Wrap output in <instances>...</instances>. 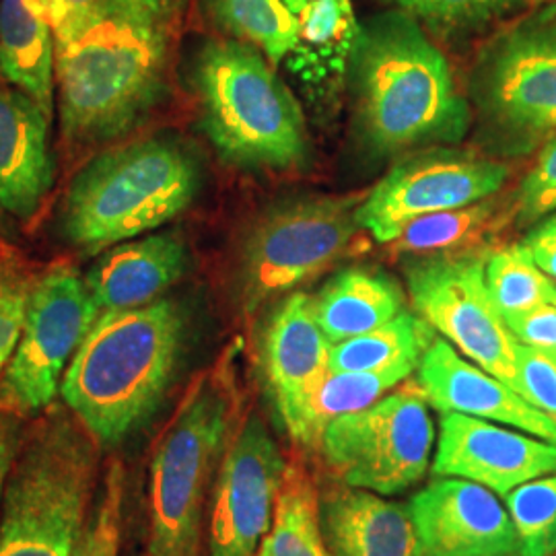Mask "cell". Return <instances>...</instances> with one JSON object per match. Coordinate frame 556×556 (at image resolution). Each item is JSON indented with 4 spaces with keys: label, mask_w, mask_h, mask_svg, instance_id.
Here are the masks:
<instances>
[{
    "label": "cell",
    "mask_w": 556,
    "mask_h": 556,
    "mask_svg": "<svg viewBox=\"0 0 556 556\" xmlns=\"http://www.w3.org/2000/svg\"><path fill=\"white\" fill-rule=\"evenodd\" d=\"M363 200L303 199L270 208L254 225L241 252V295L248 312L318 277L357 238Z\"/></svg>",
    "instance_id": "8fae6325"
},
{
    "label": "cell",
    "mask_w": 556,
    "mask_h": 556,
    "mask_svg": "<svg viewBox=\"0 0 556 556\" xmlns=\"http://www.w3.org/2000/svg\"><path fill=\"white\" fill-rule=\"evenodd\" d=\"M415 369L417 363H396L378 371H330L312 397L293 441L309 447L319 445L326 427L334 418L371 406Z\"/></svg>",
    "instance_id": "484cf974"
},
{
    "label": "cell",
    "mask_w": 556,
    "mask_h": 556,
    "mask_svg": "<svg viewBox=\"0 0 556 556\" xmlns=\"http://www.w3.org/2000/svg\"><path fill=\"white\" fill-rule=\"evenodd\" d=\"M50 116L11 83H0V206L31 219L52 192L56 165Z\"/></svg>",
    "instance_id": "d6986e66"
},
{
    "label": "cell",
    "mask_w": 556,
    "mask_h": 556,
    "mask_svg": "<svg viewBox=\"0 0 556 556\" xmlns=\"http://www.w3.org/2000/svg\"><path fill=\"white\" fill-rule=\"evenodd\" d=\"M199 186V165L176 140L122 144L89 161L71 181L60 204V233L96 256L176 219Z\"/></svg>",
    "instance_id": "8992f818"
},
{
    "label": "cell",
    "mask_w": 556,
    "mask_h": 556,
    "mask_svg": "<svg viewBox=\"0 0 556 556\" xmlns=\"http://www.w3.org/2000/svg\"><path fill=\"white\" fill-rule=\"evenodd\" d=\"M358 122L378 153L456 142L470 124L450 64L415 17L383 13L361 25L353 59Z\"/></svg>",
    "instance_id": "7a4b0ae2"
},
{
    "label": "cell",
    "mask_w": 556,
    "mask_h": 556,
    "mask_svg": "<svg viewBox=\"0 0 556 556\" xmlns=\"http://www.w3.org/2000/svg\"><path fill=\"white\" fill-rule=\"evenodd\" d=\"M435 330L408 312L330 346V371H378L396 363H420L435 340Z\"/></svg>",
    "instance_id": "4316f807"
},
{
    "label": "cell",
    "mask_w": 556,
    "mask_h": 556,
    "mask_svg": "<svg viewBox=\"0 0 556 556\" xmlns=\"http://www.w3.org/2000/svg\"><path fill=\"white\" fill-rule=\"evenodd\" d=\"M258 556H332L321 528L318 489L299 462L287 464Z\"/></svg>",
    "instance_id": "d4e9b609"
},
{
    "label": "cell",
    "mask_w": 556,
    "mask_h": 556,
    "mask_svg": "<svg viewBox=\"0 0 556 556\" xmlns=\"http://www.w3.org/2000/svg\"><path fill=\"white\" fill-rule=\"evenodd\" d=\"M417 556H519V538L497 495L464 478L443 477L408 503Z\"/></svg>",
    "instance_id": "9a60e30c"
},
{
    "label": "cell",
    "mask_w": 556,
    "mask_h": 556,
    "mask_svg": "<svg viewBox=\"0 0 556 556\" xmlns=\"http://www.w3.org/2000/svg\"><path fill=\"white\" fill-rule=\"evenodd\" d=\"M517 394L556 420V361L517 342Z\"/></svg>",
    "instance_id": "d590c367"
},
{
    "label": "cell",
    "mask_w": 556,
    "mask_h": 556,
    "mask_svg": "<svg viewBox=\"0 0 556 556\" xmlns=\"http://www.w3.org/2000/svg\"><path fill=\"white\" fill-rule=\"evenodd\" d=\"M523 245L530 250L532 258L536 260L540 270L556 282V215L532 227Z\"/></svg>",
    "instance_id": "60d3db41"
},
{
    "label": "cell",
    "mask_w": 556,
    "mask_h": 556,
    "mask_svg": "<svg viewBox=\"0 0 556 556\" xmlns=\"http://www.w3.org/2000/svg\"><path fill=\"white\" fill-rule=\"evenodd\" d=\"M417 386L439 413H457L509 425L556 445V420L514 392L482 367L459 357L435 338L418 363Z\"/></svg>",
    "instance_id": "ac0fdd59"
},
{
    "label": "cell",
    "mask_w": 556,
    "mask_h": 556,
    "mask_svg": "<svg viewBox=\"0 0 556 556\" xmlns=\"http://www.w3.org/2000/svg\"><path fill=\"white\" fill-rule=\"evenodd\" d=\"M484 254L417 260L406 268L418 316L517 392V340L501 316L484 278Z\"/></svg>",
    "instance_id": "7c38bea8"
},
{
    "label": "cell",
    "mask_w": 556,
    "mask_h": 556,
    "mask_svg": "<svg viewBox=\"0 0 556 556\" xmlns=\"http://www.w3.org/2000/svg\"><path fill=\"white\" fill-rule=\"evenodd\" d=\"M556 556V555H555Z\"/></svg>",
    "instance_id": "f6af8a7d"
},
{
    "label": "cell",
    "mask_w": 556,
    "mask_h": 556,
    "mask_svg": "<svg viewBox=\"0 0 556 556\" xmlns=\"http://www.w3.org/2000/svg\"><path fill=\"white\" fill-rule=\"evenodd\" d=\"M126 472L119 459H110L96 498L89 526L80 540L77 556H119L124 530Z\"/></svg>",
    "instance_id": "d6a6232c"
},
{
    "label": "cell",
    "mask_w": 556,
    "mask_h": 556,
    "mask_svg": "<svg viewBox=\"0 0 556 556\" xmlns=\"http://www.w3.org/2000/svg\"><path fill=\"white\" fill-rule=\"evenodd\" d=\"M85 277L59 262L36 277L17 349L0 376V408L40 417L60 392L62 374L100 318Z\"/></svg>",
    "instance_id": "30bf717a"
},
{
    "label": "cell",
    "mask_w": 556,
    "mask_h": 556,
    "mask_svg": "<svg viewBox=\"0 0 556 556\" xmlns=\"http://www.w3.org/2000/svg\"><path fill=\"white\" fill-rule=\"evenodd\" d=\"M241 420L231 357L200 374L155 439L144 556H197L204 498Z\"/></svg>",
    "instance_id": "5b68a950"
},
{
    "label": "cell",
    "mask_w": 556,
    "mask_h": 556,
    "mask_svg": "<svg viewBox=\"0 0 556 556\" xmlns=\"http://www.w3.org/2000/svg\"><path fill=\"white\" fill-rule=\"evenodd\" d=\"M101 445L68 408L34 418L7 480L0 556H77L100 493Z\"/></svg>",
    "instance_id": "3957f363"
},
{
    "label": "cell",
    "mask_w": 556,
    "mask_h": 556,
    "mask_svg": "<svg viewBox=\"0 0 556 556\" xmlns=\"http://www.w3.org/2000/svg\"><path fill=\"white\" fill-rule=\"evenodd\" d=\"M519 556L556 555V475L534 478L505 495Z\"/></svg>",
    "instance_id": "4dcf8cb0"
},
{
    "label": "cell",
    "mask_w": 556,
    "mask_h": 556,
    "mask_svg": "<svg viewBox=\"0 0 556 556\" xmlns=\"http://www.w3.org/2000/svg\"><path fill=\"white\" fill-rule=\"evenodd\" d=\"M206 7L225 34L254 46L273 64L289 56L298 38V15L285 0H206Z\"/></svg>",
    "instance_id": "83f0119b"
},
{
    "label": "cell",
    "mask_w": 556,
    "mask_h": 556,
    "mask_svg": "<svg viewBox=\"0 0 556 556\" xmlns=\"http://www.w3.org/2000/svg\"><path fill=\"white\" fill-rule=\"evenodd\" d=\"M114 7V0H48L56 50L68 46L89 27L105 20Z\"/></svg>",
    "instance_id": "8d00e7d4"
},
{
    "label": "cell",
    "mask_w": 556,
    "mask_h": 556,
    "mask_svg": "<svg viewBox=\"0 0 556 556\" xmlns=\"http://www.w3.org/2000/svg\"><path fill=\"white\" fill-rule=\"evenodd\" d=\"M167 29L118 7L56 50V93L64 137L101 144L132 132L165 93Z\"/></svg>",
    "instance_id": "277c9868"
},
{
    "label": "cell",
    "mask_w": 556,
    "mask_h": 556,
    "mask_svg": "<svg viewBox=\"0 0 556 556\" xmlns=\"http://www.w3.org/2000/svg\"><path fill=\"white\" fill-rule=\"evenodd\" d=\"M184 340L186 314L174 299L103 312L93 324L60 396L101 450H114L155 415L178 374Z\"/></svg>",
    "instance_id": "6da1fadb"
},
{
    "label": "cell",
    "mask_w": 556,
    "mask_h": 556,
    "mask_svg": "<svg viewBox=\"0 0 556 556\" xmlns=\"http://www.w3.org/2000/svg\"><path fill=\"white\" fill-rule=\"evenodd\" d=\"M0 75L52 118L56 40L48 0H0Z\"/></svg>",
    "instance_id": "603a6c76"
},
{
    "label": "cell",
    "mask_w": 556,
    "mask_h": 556,
    "mask_svg": "<svg viewBox=\"0 0 556 556\" xmlns=\"http://www.w3.org/2000/svg\"><path fill=\"white\" fill-rule=\"evenodd\" d=\"M443 36L468 34L514 13L523 0H388Z\"/></svg>",
    "instance_id": "1f68e13d"
},
{
    "label": "cell",
    "mask_w": 556,
    "mask_h": 556,
    "mask_svg": "<svg viewBox=\"0 0 556 556\" xmlns=\"http://www.w3.org/2000/svg\"><path fill=\"white\" fill-rule=\"evenodd\" d=\"M25 418L0 408V509H2V498H4V489L7 480L11 475V468L20 454L23 435H25Z\"/></svg>",
    "instance_id": "f35d334b"
},
{
    "label": "cell",
    "mask_w": 556,
    "mask_h": 556,
    "mask_svg": "<svg viewBox=\"0 0 556 556\" xmlns=\"http://www.w3.org/2000/svg\"><path fill=\"white\" fill-rule=\"evenodd\" d=\"M285 470L287 462L264 420L258 415L241 418L215 480L208 521L211 556H258Z\"/></svg>",
    "instance_id": "5bb4252c"
},
{
    "label": "cell",
    "mask_w": 556,
    "mask_h": 556,
    "mask_svg": "<svg viewBox=\"0 0 556 556\" xmlns=\"http://www.w3.org/2000/svg\"><path fill=\"white\" fill-rule=\"evenodd\" d=\"M321 528L332 556H417V530L408 507L353 486L326 493Z\"/></svg>",
    "instance_id": "44dd1931"
},
{
    "label": "cell",
    "mask_w": 556,
    "mask_h": 556,
    "mask_svg": "<svg viewBox=\"0 0 556 556\" xmlns=\"http://www.w3.org/2000/svg\"><path fill=\"white\" fill-rule=\"evenodd\" d=\"M188 268V248L178 233H155L101 252L85 285L103 312L149 305L174 287Z\"/></svg>",
    "instance_id": "ffe728a7"
},
{
    "label": "cell",
    "mask_w": 556,
    "mask_h": 556,
    "mask_svg": "<svg viewBox=\"0 0 556 556\" xmlns=\"http://www.w3.org/2000/svg\"><path fill=\"white\" fill-rule=\"evenodd\" d=\"M495 215L493 202H477L454 211L431 213L410 220L392 243L397 252L413 256H447L464 243L480 238Z\"/></svg>",
    "instance_id": "f546056e"
},
{
    "label": "cell",
    "mask_w": 556,
    "mask_h": 556,
    "mask_svg": "<svg viewBox=\"0 0 556 556\" xmlns=\"http://www.w3.org/2000/svg\"><path fill=\"white\" fill-rule=\"evenodd\" d=\"M316 319L330 344L365 334L404 312L394 278L365 268L342 270L314 298Z\"/></svg>",
    "instance_id": "cb8c5ba5"
},
{
    "label": "cell",
    "mask_w": 556,
    "mask_h": 556,
    "mask_svg": "<svg viewBox=\"0 0 556 556\" xmlns=\"http://www.w3.org/2000/svg\"><path fill=\"white\" fill-rule=\"evenodd\" d=\"M420 388L406 386L371 406L338 417L321 435L334 477L353 489L396 495L427 475L435 427Z\"/></svg>",
    "instance_id": "9c48e42d"
},
{
    "label": "cell",
    "mask_w": 556,
    "mask_h": 556,
    "mask_svg": "<svg viewBox=\"0 0 556 556\" xmlns=\"http://www.w3.org/2000/svg\"><path fill=\"white\" fill-rule=\"evenodd\" d=\"M556 211V135L542 147L534 167L519 184L516 217L519 223H536Z\"/></svg>",
    "instance_id": "e575fe53"
},
{
    "label": "cell",
    "mask_w": 556,
    "mask_h": 556,
    "mask_svg": "<svg viewBox=\"0 0 556 556\" xmlns=\"http://www.w3.org/2000/svg\"><path fill=\"white\" fill-rule=\"evenodd\" d=\"M36 277L15 252L0 250V376L17 349Z\"/></svg>",
    "instance_id": "836d02e7"
},
{
    "label": "cell",
    "mask_w": 556,
    "mask_h": 556,
    "mask_svg": "<svg viewBox=\"0 0 556 556\" xmlns=\"http://www.w3.org/2000/svg\"><path fill=\"white\" fill-rule=\"evenodd\" d=\"M475 100L495 151L526 155L556 135V7L519 21L484 50Z\"/></svg>",
    "instance_id": "ba28073f"
},
{
    "label": "cell",
    "mask_w": 556,
    "mask_h": 556,
    "mask_svg": "<svg viewBox=\"0 0 556 556\" xmlns=\"http://www.w3.org/2000/svg\"><path fill=\"white\" fill-rule=\"evenodd\" d=\"M122 13L147 25L169 29L178 20L184 0H114Z\"/></svg>",
    "instance_id": "ab89813d"
},
{
    "label": "cell",
    "mask_w": 556,
    "mask_h": 556,
    "mask_svg": "<svg viewBox=\"0 0 556 556\" xmlns=\"http://www.w3.org/2000/svg\"><path fill=\"white\" fill-rule=\"evenodd\" d=\"M433 472L509 495L534 478L556 475V445L484 418L441 413Z\"/></svg>",
    "instance_id": "2e32d148"
},
{
    "label": "cell",
    "mask_w": 556,
    "mask_h": 556,
    "mask_svg": "<svg viewBox=\"0 0 556 556\" xmlns=\"http://www.w3.org/2000/svg\"><path fill=\"white\" fill-rule=\"evenodd\" d=\"M358 40L361 23L353 0H314L298 13L289 71L312 100H330L353 68Z\"/></svg>",
    "instance_id": "7402d4cb"
},
{
    "label": "cell",
    "mask_w": 556,
    "mask_h": 556,
    "mask_svg": "<svg viewBox=\"0 0 556 556\" xmlns=\"http://www.w3.org/2000/svg\"><path fill=\"white\" fill-rule=\"evenodd\" d=\"M287 2V7L298 15L299 11H303L309 2H314V0H285Z\"/></svg>",
    "instance_id": "b9f144b4"
},
{
    "label": "cell",
    "mask_w": 556,
    "mask_h": 556,
    "mask_svg": "<svg viewBox=\"0 0 556 556\" xmlns=\"http://www.w3.org/2000/svg\"><path fill=\"white\" fill-rule=\"evenodd\" d=\"M507 178L505 163L470 153L433 151L406 157L363 199L358 225L379 243H392L410 220L489 200Z\"/></svg>",
    "instance_id": "4fadbf2b"
},
{
    "label": "cell",
    "mask_w": 556,
    "mask_h": 556,
    "mask_svg": "<svg viewBox=\"0 0 556 556\" xmlns=\"http://www.w3.org/2000/svg\"><path fill=\"white\" fill-rule=\"evenodd\" d=\"M192 79L202 128L223 160L245 169H289L305 161L298 101L254 46L208 41Z\"/></svg>",
    "instance_id": "52a82bcc"
},
{
    "label": "cell",
    "mask_w": 556,
    "mask_h": 556,
    "mask_svg": "<svg viewBox=\"0 0 556 556\" xmlns=\"http://www.w3.org/2000/svg\"><path fill=\"white\" fill-rule=\"evenodd\" d=\"M507 326L511 334L516 337L517 342L532 346L546 357L556 361V305L555 303H544L536 309L517 316L514 319H507Z\"/></svg>",
    "instance_id": "74e56055"
},
{
    "label": "cell",
    "mask_w": 556,
    "mask_h": 556,
    "mask_svg": "<svg viewBox=\"0 0 556 556\" xmlns=\"http://www.w3.org/2000/svg\"><path fill=\"white\" fill-rule=\"evenodd\" d=\"M551 303H555V305H556V282H555V289H553V295H551Z\"/></svg>",
    "instance_id": "7bdbcfd3"
},
{
    "label": "cell",
    "mask_w": 556,
    "mask_h": 556,
    "mask_svg": "<svg viewBox=\"0 0 556 556\" xmlns=\"http://www.w3.org/2000/svg\"><path fill=\"white\" fill-rule=\"evenodd\" d=\"M330 342L316 319L314 298L293 293L268 319L262 338V369L278 417L291 439L307 406L330 374Z\"/></svg>",
    "instance_id": "e0dca14e"
},
{
    "label": "cell",
    "mask_w": 556,
    "mask_h": 556,
    "mask_svg": "<svg viewBox=\"0 0 556 556\" xmlns=\"http://www.w3.org/2000/svg\"><path fill=\"white\" fill-rule=\"evenodd\" d=\"M484 278L505 321L548 303L555 289V280L540 270L536 260L523 243L489 254Z\"/></svg>",
    "instance_id": "f1b7e54d"
},
{
    "label": "cell",
    "mask_w": 556,
    "mask_h": 556,
    "mask_svg": "<svg viewBox=\"0 0 556 556\" xmlns=\"http://www.w3.org/2000/svg\"><path fill=\"white\" fill-rule=\"evenodd\" d=\"M540 2H546V0H540Z\"/></svg>",
    "instance_id": "ee69618b"
}]
</instances>
